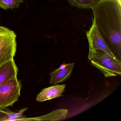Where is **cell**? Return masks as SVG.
Returning <instances> with one entry per match:
<instances>
[{
	"instance_id": "obj_1",
	"label": "cell",
	"mask_w": 121,
	"mask_h": 121,
	"mask_svg": "<svg viewBox=\"0 0 121 121\" xmlns=\"http://www.w3.org/2000/svg\"><path fill=\"white\" fill-rule=\"evenodd\" d=\"M121 2L100 0L92 8L97 29L111 51L121 53Z\"/></svg>"
},
{
	"instance_id": "obj_2",
	"label": "cell",
	"mask_w": 121,
	"mask_h": 121,
	"mask_svg": "<svg viewBox=\"0 0 121 121\" xmlns=\"http://www.w3.org/2000/svg\"><path fill=\"white\" fill-rule=\"evenodd\" d=\"M93 66L97 68L105 77L121 75V60L116 56L101 52L90 60Z\"/></svg>"
},
{
	"instance_id": "obj_3",
	"label": "cell",
	"mask_w": 121,
	"mask_h": 121,
	"mask_svg": "<svg viewBox=\"0 0 121 121\" xmlns=\"http://www.w3.org/2000/svg\"><path fill=\"white\" fill-rule=\"evenodd\" d=\"M22 85L17 78H14L0 85V109L12 106L20 96Z\"/></svg>"
},
{
	"instance_id": "obj_4",
	"label": "cell",
	"mask_w": 121,
	"mask_h": 121,
	"mask_svg": "<svg viewBox=\"0 0 121 121\" xmlns=\"http://www.w3.org/2000/svg\"><path fill=\"white\" fill-rule=\"evenodd\" d=\"M86 33L89 43L88 59L89 60L101 52L115 56L99 33L93 19L92 26Z\"/></svg>"
},
{
	"instance_id": "obj_5",
	"label": "cell",
	"mask_w": 121,
	"mask_h": 121,
	"mask_svg": "<svg viewBox=\"0 0 121 121\" xmlns=\"http://www.w3.org/2000/svg\"><path fill=\"white\" fill-rule=\"evenodd\" d=\"M17 35L13 31L0 41V67L14 59L17 51Z\"/></svg>"
},
{
	"instance_id": "obj_6",
	"label": "cell",
	"mask_w": 121,
	"mask_h": 121,
	"mask_svg": "<svg viewBox=\"0 0 121 121\" xmlns=\"http://www.w3.org/2000/svg\"><path fill=\"white\" fill-rule=\"evenodd\" d=\"M66 85H56L44 88L37 95L36 100L43 102L63 96Z\"/></svg>"
},
{
	"instance_id": "obj_7",
	"label": "cell",
	"mask_w": 121,
	"mask_h": 121,
	"mask_svg": "<svg viewBox=\"0 0 121 121\" xmlns=\"http://www.w3.org/2000/svg\"><path fill=\"white\" fill-rule=\"evenodd\" d=\"M18 69L14 59L0 67V85L8 80L17 78Z\"/></svg>"
},
{
	"instance_id": "obj_8",
	"label": "cell",
	"mask_w": 121,
	"mask_h": 121,
	"mask_svg": "<svg viewBox=\"0 0 121 121\" xmlns=\"http://www.w3.org/2000/svg\"><path fill=\"white\" fill-rule=\"evenodd\" d=\"M74 63L68 64L64 69H61L59 68L50 73V84L55 85L63 82L69 78L74 68Z\"/></svg>"
},
{
	"instance_id": "obj_9",
	"label": "cell",
	"mask_w": 121,
	"mask_h": 121,
	"mask_svg": "<svg viewBox=\"0 0 121 121\" xmlns=\"http://www.w3.org/2000/svg\"><path fill=\"white\" fill-rule=\"evenodd\" d=\"M66 109H60L54 110L49 114L43 116L31 118H20L17 120H36V121H58L64 119L68 114Z\"/></svg>"
},
{
	"instance_id": "obj_10",
	"label": "cell",
	"mask_w": 121,
	"mask_h": 121,
	"mask_svg": "<svg viewBox=\"0 0 121 121\" xmlns=\"http://www.w3.org/2000/svg\"><path fill=\"white\" fill-rule=\"evenodd\" d=\"M72 6L79 9L92 8L100 0H67Z\"/></svg>"
},
{
	"instance_id": "obj_11",
	"label": "cell",
	"mask_w": 121,
	"mask_h": 121,
	"mask_svg": "<svg viewBox=\"0 0 121 121\" xmlns=\"http://www.w3.org/2000/svg\"><path fill=\"white\" fill-rule=\"evenodd\" d=\"M23 2L24 0H0V7L4 10L17 8Z\"/></svg>"
},
{
	"instance_id": "obj_12",
	"label": "cell",
	"mask_w": 121,
	"mask_h": 121,
	"mask_svg": "<svg viewBox=\"0 0 121 121\" xmlns=\"http://www.w3.org/2000/svg\"><path fill=\"white\" fill-rule=\"evenodd\" d=\"M12 30L3 26H0V41L3 37L9 34Z\"/></svg>"
},
{
	"instance_id": "obj_13",
	"label": "cell",
	"mask_w": 121,
	"mask_h": 121,
	"mask_svg": "<svg viewBox=\"0 0 121 121\" xmlns=\"http://www.w3.org/2000/svg\"><path fill=\"white\" fill-rule=\"evenodd\" d=\"M66 65H67V64H61V65L60 66V67H59V68L61 69H64L66 67Z\"/></svg>"
}]
</instances>
